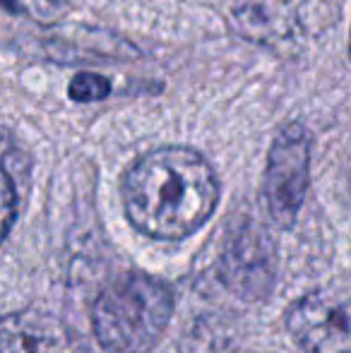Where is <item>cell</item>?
Segmentation results:
<instances>
[{"label": "cell", "mask_w": 351, "mask_h": 353, "mask_svg": "<svg viewBox=\"0 0 351 353\" xmlns=\"http://www.w3.org/2000/svg\"><path fill=\"white\" fill-rule=\"evenodd\" d=\"M174 315V293L145 272H126L94 301L92 325L108 353H147Z\"/></svg>", "instance_id": "2"}, {"label": "cell", "mask_w": 351, "mask_h": 353, "mask_svg": "<svg viewBox=\"0 0 351 353\" xmlns=\"http://www.w3.org/2000/svg\"><path fill=\"white\" fill-rule=\"evenodd\" d=\"M68 94H70L72 101H101V99H106L111 94V82L106 77H101V74L80 72L72 77Z\"/></svg>", "instance_id": "8"}, {"label": "cell", "mask_w": 351, "mask_h": 353, "mask_svg": "<svg viewBox=\"0 0 351 353\" xmlns=\"http://www.w3.org/2000/svg\"><path fill=\"white\" fill-rule=\"evenodd\" d=\"M277 255L270 238L258 226H241L221 255V279L236 296L263 301L274 286Z\"/></svg>", "instance_id": "5"}, {"label": "cell", "mask_w": 351, "mask_h": 353, "mask_svg": "<svg viewBox=\"0 0 351 353\" xmlns=\"http://www.w3.org/2000/svg\"><path fill=\"white\" fill-rule=\"evenodd\" d=\"M349 53H351V34H349Z\"/></svg>", "instance_id": "10"}, {"label": "cell", "mask_w": 351, "mask_h": 353, "mask_svg": "<svg viewBox=\"0 0 351 353\" xmlns=\"http://www.w3.org/2000/svg\"><path fill=\"white\" fill-rule=\"evenodd\" d=\"M310 181V137L301 123H286L267 154L263 200L272 221L289 228L303 207Z\"/></svg>", "instance_id": "3"}, {"label": "cell", "mask_w": 351, "mask_h": 353, "mask_svg": "<svg viewBox=\"0 0 351 353\" xmlns=\"http://www.w3.org/2000/svg\"><path fill=\"white\" fill-rule=\"evenodd\" d=\"M286 330L305 353H351V303L330 291L308 293L286 310Z\"/></svg>", "instance_id": "4"}, {"label": "cell", "mask_w": 351, "mask_h": 353, "mask_svg": "<svg viewBox=\"0 0 351 353\" xmlns=\"http://www.w3.org/2000/svg\"><path fill=\"white\" fill-rule=\"evenodd\" d=\"M0 353H87V349L61 317L29 307L0 317Z\"/></svg>", "instance_id": "6"}, {"label": "cell", "mask_w": 351, "mask_h": 353, "mask_svg": "<svg viewBox=\"0 0 351 353\" xmlns=\"http://www.w3.org/2000/svg\"><path fill=\"white\" fill-rule=\"evenodd\" d=\"M231 19L236 32L255 43L286 41L299 27V19L286 0H236Z\"/></svg>", "instance_id": "7"}, {"label": "cell", "mask_w": 351, "mask_h": 353, "mask_svg": "<svg viewBox=\"0 0 351 353\" xmlns=\"http://www.w3.org/2000/svg\"><path fill=\"white\" fill-rule=\"evenodd\" d=\"M219 181L202 154L161 147L140 157L123 178V205L130 223L157 241H181L212 216Z\"/></svg>", "instance_id": "1"}, {"label": "cell", "mask_w": 351, "mask_h": 353, "mask_svg": "<svg viewBox=\"0 0 351 353\" xmlns=\"http://www.w3.org/2000/svg\"><path fill=\"white\" fill-rule=\"evenodd\" d=\"M17 214V192H14V183L8 176L3 166H0V243L5 241V236L10 233Z\"/></svg>", "instance_id": "9"}]
</instances>
